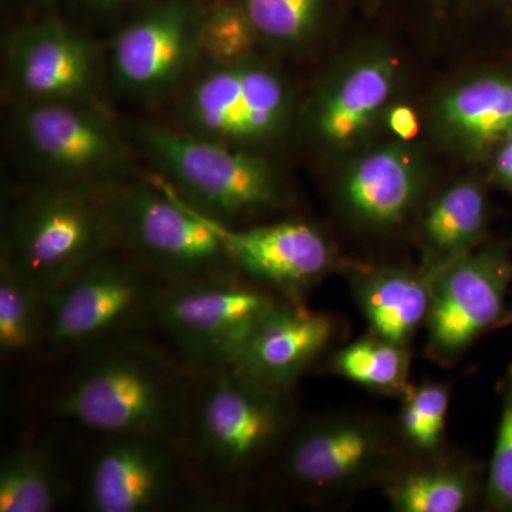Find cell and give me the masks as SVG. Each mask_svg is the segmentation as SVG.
I'll return each mask as SVG.
<instances>
[{
    "instance_id": "cell-20",
    "label": "cell",
    "mask_w": 512,
    "mask_h": 512,
    "mask_svg": "<svg viewBox=\"0 0 512 512\" xmlns=\"http://www.w3.org/2000/svg\"><path fill=\"white\" fill-rule=\"evenodd\" d=\"M436 121L461 153H487L512 131V77L484 74L458 84L437 103Z\"/></svg>"
},
{
    "instance_id": "cell-30",
    "label": "cell",
    "mask_w": 512,
    "mask_h": 512,
    "mask_svg": "<svg viewBox=\"0 0 512 512\" xmlns=\"http://www.w3.org/2000/svg\"><path fill=\"white\" fill-rule=\"evenodd\" d=\"M77 8L86 12L90 18L100 20V22L117 23V28L121 23L130 19L134 13L147 6L153 0H72Z\"/></svg>"
},
{
    "instance_id": "cell-23",
    "label": "cell",
    "mask_w": 512,
    "mask_h": 512,
    "mask_svg": "<svg viewBox=\"0 0 512 512\" xmlns=\"http://www.w3.org/2000/svg\"><path fill=\"white\" fill-rule=\"evenodd\" d=\"M410 352L369 332L328 357L326 370L372 392L402 396L410 386Z\"/></svg>"
},
{
    "instance_id": "cell-10",
    "label": "cell",
    "mask_w": 512,
    "mask_h": 512,
    "mask_svg": "<svg viewBox=\"0 0 512 512\" xmlns=\"http://www.w3.org/2000/svg\"><path fill=\"white\" fill-rule=\"evenodd\" d=\"M163 286L136 256L121 247L111 249L45 295L46 345L70 350L114 340L153 315Z\"/></svg>"
},
{
    "instance_id": "cell-6",
    "label": "cell",
    "mask_w": 512,
    "mask_h": 512,
    "mask_svg": "<svg viewBox=\"0 0 512 512\" xmlns=\"http://www.w3.org/2000/svg\"><path fill=\"white\" fill-rule=\"evenodd\" d=\"M207 0H153L104 47L106 80L143 106L177 99L202 62Z\"/></svg>"
},
{
    "instance_id": "cell-4",
    "label": "cell",
    "mask_w": 512,
    "mask_h": 512,
    "mask_svg": "<svg viewBox=\"0 0 512 512\" xmlns=\"http://www.w3.org/2000/svg\"><path fill=\"white\" fill-rule=\"evenodd\" d=\"M8 138L36 184H119L133 175V147L103 104L13 101Z\"/></svg>"
},
{
    "instance_id": "cell-24",
    "label": "cell",
    "mask_w": 512,
    "mask_h": 512,
    "mask_svg": "<svg viewBox=\"0 0 512 512\" xmlns=\"http://www.w3.org/2000/svg\"><path fill=\"white\" fill-rule=\"evenodd\" d=\"M64 484L42 447L20 446L0 467V512H50L62 501Z\"/></svg>"
},
{
    "instance_id": "cell-1",
    "label": "cell",
    "mask_w": 512,
    "mask_h": 512,
    "mask_svg": "<svg viewBox=\"0 0 512 512\" xmlns=\"http://www.w3.org/2000/svg\"><path fill=\"white\" fill-rule=\"evenodd\" d=\"M192 400L184 373L150 346L110 340L57 396L55 412L106 437L140 436L180 444Z\"/></svg>"
},
{
    "instance_id": "cell-29",
    "label": "cell",
    "mask_w": 512,
    "mask_h": 512,
    "mask_svg": "<svg viewBox=\"0 0 512 512\" xmlns=\"http://www.w3.org/2000/svg\"><path fill=\"white\" fill-rule=\"evenodd\" d=\"M483 497L488 510L512 511V366L504 380L500 423Z\"/></svg>"
},
{
    "instance_id": "cell-31",
    "label": "cell",
    "mask_w": 512,
    "mask_h": 512,
    "mask_svg": "<svg viewBox=\"0 0 512 512\" xmlns=\"http://www.w3.org/2000/svg\"><path fill=\"white\" fill-rule=\"evenodd\" d=\"M387 126L390 131L403 141H410L417 137L420 131L419 117L416 111L407 104H396L387 111Z\"/></svg>"
},
{
    "instance_id": "cell-8",
    "label": "cell",
    "mask_w": 512,
    "mask_h": 512,
    "mask_svg": "<svg viewBox=\"0 0 512 512\" xmlns=\"http://www.w3.org/2000/svg\"><path fill=\"white\" fill-rule=\"evenodd\" d=\"M190 426L198 456L225 474L256 466L289 436V392L252 379L235 367L202 373Z\"/></svg>"
},
{
    "instance_id": "cell-22",
    "label": "cell",
    "mask_w": 512,
    "mask_h": 512,
    "mask_svg": "<svg viewBox=\"0 0 512 512\" xmlns=\"http://www.w3.org/2000/svg\"><path fill=\"white\" fill-rule=\"evenodd\" d=\"M487 225V200L476 181L464 180L441 192L421 218V237L429 255L423 268L431 275L473 251Z\"/></svg>"
},
{
    "instance_id": "cell-18",
    "label": "cell",
    "mask_w": 512,
    "mask_h": 512,
    "mask_svg": "<svg viewBox=\"0 0 512 512\" xmlns=\"http://www.w3.org/2000/svg\"><path fill=\"white\" fill-rule=\"evenodd\" d=\"M419 170L400 146L379 148L350 167L339 187L343 210L359 224L387 228L413 210L420 195Z\"/></svg>"
},
{
    "instance_id": "cell-28",
    "label": "cell",
    "mask_w": 512,
    "mask_h": 512,
    "mask_svg": "<svg viewBox=\"0 0 512 512\" xmlns=\"http://www.w3.org/2000/svg\"><path fill=\"white\" fill-rule=\"evenodd\" d=\"M258 42V36L237 0H207L202 60L225 62L256 55Z\"/></svg>"
},
{
    "instance_id": "cell-14",
    "label": "cell",
    "mask_w": 512,
    "mask_h": 512,
    "mask_svg": "<svg viewBox=\"0 0 512 512\" xmlns=\"http://www.w3.org/2000/svg\"><path fill=\"white\" fill-rule=\"evenodd\" d=\"M194 212L220 239L239 274L285 301L303 303L333 268L329 242L306 222L231 227Z\"/></svg>"
},
{
    "instance_id": "cell-16",
    "label": "cell",
    "mask_w": 512,
    "mask_h": 512,
    "mask_svg": "<svg viewBox=\"0 0 512 512\" xmlns=\"http://www.w3.org/2000/svg\"><path fill=\"white\" fill-rule=\"evenodd\" d=\"M335 336L336 322L329 315L281 299L261 320L232 367L291 392L303 373L325 355Z\"/></svg>"
},
{
    "instance_id": "cell-5",
    "label": "cell",
    "mask_w": 512,
    "mask_h": 512,
    "mask_svg": "<svg viewBox=\"0 0 512 512\" xmlns=\"http://www.w3.org/2000/svg\"><path fill=\"white\" fill-rule=\"evenodd\" d=\"M174 101V126L254 151L284 133L292 110L284 77L256 55L225 62L202 60Z\"/></svg>"
},
{
    "instance_id": "cell-35",
    "label": "cell",
    "mask_w": 512,
    "mask_h": 512,
    "mask_svg": "<svg viewBox=\"0 0 512 512\" xmlns=\"http://www.w3.org/2000/svg\"><path fill=\"white\" fill-rule=\"evenodd\" d=\"M512 326V309L510 312H505L503 318L497 323L495 329L510 328Z\"/></svg>"
},
{
    "instance_id": "cell-32",
    "label": "cell",
    "mask_w": 512,
    "mask_h": 512,
    "mask_svg": "<svg viewBox=\"0 0 512 512\" xmlns=\"http://www.w3.org/2000/svg\"><path fill=\"white\" fill-rule=\"evenodd\" d=\"M498 146L500 147L495 156V175L505 187L512 191V131Z\"/></svg>"
},
{
    "instance_id": "cell-11",
    "label": "cell",
    "mask_w": 512,
    "mask_h": 512,
    "mask_svg": "<svg viewBox=\"0 0 512 512\" xmlns=\"http://www.w3.org/2000/svg\"><path fill=\"white\" fill-rule=\"evenodd\" d=\"M404 451L396 426L363 414H336L293 433L284 470L302 493L335 498L386 483L406 461Z\"/></svg>"
},
{
    "instance_id": "cell-9",
    "label": "cell",
    "mask_w": 512,
    "mask_h": 512,
    "mask_svg": "<svg viewBox=\"0 0 512 512\" xmlns=\"http://www.w3.org/2000/svg\"><path fill=\"white\" fill-rule=\"evenodd\" d=\"M120 247L168 284L238 272L208 225L153 175L117 190Z\"/></svg>"
},
{
    "instance_id": "cell-19",
    "label": "cell",
    "mask_w": 512,
    "mask_h": 512,
    "mask_svg": "<svg viewBox=\"0 0 512 512\" xmlns=\"http://www.w3.org/2000/svg\"><path fill=\"white\" fill-rule=\"evenodd\" d=\"M348 278L370 332L409 348L426 325L434 276L423 266H369L353 269Z\"/></svg>"
},
{
    "instance_id": "cell-27",
    "label": "cell",
    "mask_w": 512,
    "mask_h": 512,
    "mask_svg": "<svg viewBox=\"0 0 512 512\" xmlns=\"http://www.w3.org/2000/svg\"><path fill=\"white\" fill-rule=\"evenodd\" d=\"M450 387L437 382L412 384L400 396L396 430L407 451L417 457L439 454L446 439Z\"/></svg>"
},
{
    "instance_id": "cell-7",
    "label": "cell",
    "mask_w": 512,
    "mask_h": 512,
    "mask_svg": "<svg viewBox=\"0 0 512 512\" xmlns=\"http://www.w3.org/2000/svg\"><path fill=\"white\" fill-rule=\"evenodd\" d=\"M239 272L163 286L151 318L198 375L237 363L261 320L281 301Z\"/></svg>"
},
{
    "instance_id": "cell-26",
    "label": "cell",
    "mask_w": 512,
    "mask_h": 512,
    "mask_svg": "<svg viewBox=\"0 0 512 512\" xmlns=\"http://www.w3.org/2000/svg\"><path fill=\"white\" fill-rule=\"evenodd\" d=\"M259 42L299 46L322 29L335 0H237Z\"/></svg>"
},
{
    "instance_id": "cell-34",
    "label": "cell",
    "mask_w": 512,
    "mask_h": 512,
    "mask_svg": "<svg viewBox=\"0 0 512 512\" xmlns=\"http://www.w3.org/2000/svg\"><path fill=\"white\" fill-rule=\"evenodd\" d=\"M30 2L36 5L37 8L53 10L60 2H63V0H30Z\"/></svg>"
},
{
    "instance_id": "cell-2",
    "label": "cell",
    "mask_w": 512,
    "mask_h": 512,
    "mask_svg": "<svg viewBox=\"0 0 512 512\" xmlns=\"http://www.w3.org/2000/svg\"><path fill=\"white\" fill-rule=\"evenodd\" d=\"M120 184H36L6 218L0 261L45 295L62 288L120 247Z\"/></svg>"
},
{
    "instance_id": "cell-25",
    "label": "cell",
    "mask_w": 512,
    "mask_h": 512,
    "mask_svg": "<svg viewBox=\"0 0 512 512\" xmlns=\"http://www.w3.org/2000/svg\"><path fill=\"white\" fill-rule=\"evenodd\" d=\"M45 293L0 261V352L26 356L46 343Z\"/></svg>"
},
{
    "instance_id": "cell-17",
    "label": "cell",
    "mask_w": 512,
    "mask_h": 512,
    "mask_svg": "<svg viewBox=\"0 0 512 512\" xmlns=\"http://www.w3.org/2000/svg\"><path fill=\"white\" fill-rule=\"evenodd\" d=\"M396 64L392 57H367L320 90L309 123L325 146L348 147L362 136L392 96Z\"/></svg>"
},
{
    "instance_id": "cell-21",
    "label": "cell",
    "mask_w": 512,
    "mask_h": 512,
    "mask_svg": "<svg viewBox=\"0 0 512 512\" xmlns=\"http://www.w3.org/2000/svg\"><path fill=\"white\" fill-rule=\"evenodd\" d=\"M387 478L384 494L397 512H464L483 494L476 467L468 461L421 456Z\"/></svg>"
},
{
    "instance_id": "cell-3",
    "label": "cell",
    "mask_w": 512,
    "mask_h": 512,
    "mask_svg": "<svg viewBox=\"0 0 512 512\" xmlns=\"http://www.w3.org/2000/svg\"><path fill=\"white\" fill-rule=\"evenodd\" d=\"M137 143L157 181L192 210L221 224L241 227L282 200L278 171L261 151L158 123L141 124Z\"/></svg>"
},
{
    "instance_id": "cell-13",
    "label": "cell",
    "mask_w": 512,
    "mask_h": 512,
    "mask_svg": "<svg viewBox=\"0 0 512 512\" xmlns=\"http://www.w3.org/2000/svg\"><path fill=\"white\" fill-rule=\"evenodd\" d=\"M512 261L500 247L473 249L434 276L426 325V352L441 365L460 359L504 316Z\"/></svg>"
},
{
    "instance_id": "cell-15",
    "label": "cell",
    "mask_w": 512,
    "mask_h": 512,
    "mask_svg": "<svg viewBox=\"0 0 512 512\" xmlns=\"http://www.w3.org/2000/svg\"><path fill=\"white\" fill-rule=\"evenodd\" d=\"M177 447L170 441L151 437H107L87 470V510H157L170 497L177 480Z\"/></svg>"
},
{
    "instance_id": "cell-33",
    "label": "cell",
    "mask_w": 512,
    "mask_h": 512,
    "mask_svg": "<svg viewBox=\"0 0 512 512\" xmlns=\"http://www.w3.org/2000/svg\"><path fill=\"white\" fill-rule=\"evenodd\" d=\"M434 8L451 6V8H466V6L480 5L485 2H511V0H427Z\"/></svg>"
},
{
    "instance_id": "cell-12",
    "label": "cell",
    "mask_w": 512,
    "mask_h": 512,
    "mask_svg": "<svg viewBox=\"0 0 512 512\" xmlns=\"http://www.w3.org/2000/svg\"><path fill=\"white\" fill-rule=\"evenodd\" d=\"M3 53L13 101L103 104L104 47L52 13L13 30Z\"/></svg>"
}]
</instances>
